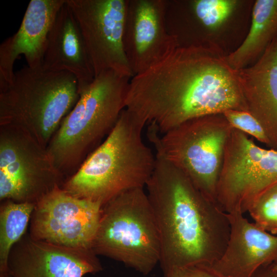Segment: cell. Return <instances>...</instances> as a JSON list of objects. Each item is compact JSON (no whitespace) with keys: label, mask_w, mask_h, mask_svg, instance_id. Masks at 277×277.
<instances>
[{"label":"cell","mask_w":277,"mask_h":277,"mask_svg":"<svg viewBox=\"0 0 277 277\" xmlns=\"http://www.w3.org/2000/svg\"><path fill=\"white\" fill-rule=\"evenodd\" d=\"M126 108L162 134L200 116L247 111L237 70L221 48L207 39L179 46L163 61L133 76Z\"/></svg>","instance_id":"6da1fadb"},{"label":"cell","mask_w":277,"mask_h":277,"mask_svg":"<svg viewBox=\"0 0 277 277\" xmlns=\"http://www.w3.org/2000/svg\"><path fill=\"white\" fill-rule=\"evenodd\" d=\"M155 149L154 168L145 187L159 233L164 275L175 268L211 265L229 239L228 213Z\"/></svg>","instance_id":"7a4b0ae2"},{"label":"cell","mask_w":277,"mask_h":277,"mask_svg":"<svg viewBox=\"0 0 277 277\" xmlns=\"http://www.w3.org/2000/svg\"><path fill=\"white\" fill-rule=\"evenodd\" d=\"M146 124L136 114L124 109L104 141L64 182L62 189L103 206L122 193L145 187L155 163V154L142 137Z\"/></svg>","instance_id":"3957f363"},{"label":"cell","mask_w":277,"mask_h":277,"mask_svg":"<svg viewBox=\"0 0 277 277\" xmlns=\"http://www.w3.org/2000/svg\"><path fill=\"white\" fill-rule=\"evenodd\" d=\"M131 78L107 70L95 76L80 93L78 100L47 147L53 164L64 176L76 171L90 150L114 127L126 108Z\"/></svg>","instance_id":"277c9868"},{"label":"cell","mask_w":277,"mask_h":277,"mask_svg":"<svg viewBox=\"0 0 277 277\" xmlns=\"http://www.w3.org/2000/svg\"><path fill=\"white\" fill-rule=\"evenodd\" d=\"M79 97L71 73L24 65L0 91V125L19 129L47 149Z\"/></svg>","instance_id":"5b68a950"},{"label":"cell","mask_w":277,"mask_h":277,"mask_svg":"<svg viewBox=\"0 0 277 277\" xmlns=\"http://www.w3.org/2000/svg\"><path fill=\"white\" fill-rule=\"evenodd\" d=\"M92 249L143 275L153 270L160 262L161 243L144 188L122 193L103 206Z\"/></svg>","instance_id":"8992f818"},{"label":"cell","mask_w":277,"mask_h":277,"mask_svg":"<svg viewBox=\"0 0 277 277\" xmlns=\"http://www.w3.org/2000/svg\"><path fill=\"white\" fill-rule=\"evenodd\" d=\"M233 128L223 113L187 121L159 135L149 125L148 137L155 148L180 169L201 192L216 203V191L226 145Z\"/></svg>","instance_id":"52a82bcc"},{"label":"cell","mask_w":277,"mask_h":277,"mask_svg":"<svg viewBox=\"0 0 277 277\" xmlns=\"http://www.w3.org/2000/svg\"><path fill=\"white\" fill-rule=\"evenodd\" d=\"M64 175L47 149L15 127L0 125V199L35 204Z\"/></svg>","instance_id":"ba28073f"},{"label":"cell","mask_w":277,"mask_h":277,"mask_svg":"<svg viewBox=\"0 0 277 277\" xmlns=\"http://www.w3.org/2000/svg\"><path fill=\"white\" fill-rule=\"evenodd\" d=\"M277 182V150L260 147L233 128L227 141L216 191L226 213L244 214L255 199Z\"/></svg>","instance_id":"9c48e42d"},{"label":"cell","mask_w":277,"mask_h":277,"mask_svg":"<svg viewBox=\"0 0 277 277\" xmlns=\"http://www.w3.org/2000/svg\"><path fill=\"white\" fill-rule=\"evenodd\" d=\"M102 205L71 195L57 187L35 204L30 237L66 248L92 250Z\"/></svg>","instance_id":"30bf717a"},{"label":"cell","mask_w":277,"mask_h":277,"mask_svg":"<svg viewBox=\"0 0 277 277\" xmlns=\"http://www.w3.org/2000/svg\"><path fill=\"white\" fill-rule=\"evenodd\" d=\"M76 19L95 76L112 70L132 78L123 46L127 0H66Z\"/></svg>","instance_id":"8fae6325"},{"label":"cell","mask_w":277,"mask_h":277,"mask_svg":"<svg viewBox=\"0 0 277 277\" xmlns=\"http://www.w3.org/2000/svg\"><path fill=\"white\" fill-rule=\"evenodd\" d=\"M167 0H127L125 53L133 75L160 63L179 45L166 28Z\"/></svg>","instance_id":"7c38bea8"},{"label":"cell","mask_w":277,"mask_h":277,"mask_svg":"<svg viewBox=\"0 0 277 277\" xmlns=\"http://www.w3.org/2000/svg\"><path fill=\"white\" fill-rule=\"evenodd\" d=\"M14 246L9 259L11 277H83L102 269L91 249L64 247L31 237Z\"/></svg>","instance_id":"4fadbf2b"},{"label":"cell","mask_w":277,"mask_h":277,"mask_svg":"<svg viewBox=\"0 0 277 277\" xmlns=\"http://www.w3.org/2000/svg\"><path fill=\"white\" fill-rule=\"evenodd\" d=\"M65 2L30 1L17 31L0 45V91L12 83L14 65L21 54L28 66H42L49 32Z\"/></svg>","instance_id":"5bb4252c"},{"label":"cell","mask_w":277,"mask_h":277,"mask_svg":"<svg viewBox=\"0 0 277 277\" xmlns=\"http://www.w3.org/2000/svg\"><path fill=\"white\" fill-rule=\"evenodd\" d=\"M228 215L231 230L224 254L201 267L220 277H251L262 266L277 264V235L250 222L241 212Z\"/></svg>","instance_id":"9a60e30c"},{"label":"cell","mask_w":277,"mask_h":277,"mask_svg":"<svg viewBox=\"0 0 277 277\" xmlns=\"http://www.w3.org/2000/svg\"><path fill=\"white\" fill-rule=\"evenodd\" d=\"M247 111L277 150V37L254 64L237 70Z\"/></svg>","instance_id":"2e32d148"},{"label":"cell","mask_w":277,"mask_h":277,"mask_svg":"<svg viewBox=\"0 0 277 277\" xmlns=\"http://www.w3.org/2000/svg\"><path fill=\"white\" fill-rule=\"evenodd\" d=\"M42 67L71 73L77 80L79 93L95 77L80 27L66 1L49 32Z\"/></svg>","instance_id":"e0dca14e"},{"label":"cell","mask_w":277,"mask_h":277,"mask_svg":"<svg viewBox=\"0 0 277 277\" xmlns=\"http://www.w3.org/2000/svg\"><path fill=\"white\" fill-rule=\"evenodd\" d=\"M276 37L277 0L256 1L249 33L241 45L227 55L229 65L238 70L255 63Z\"/></svg>","instance_id":"ac0fdd59"},{"label":"cell","mask_w":277,"mask_h":277,"mask_svg":"<svg viewBox=\"0 0 277 277\" xmlns=\"http://www.w3.org/2000/svg\"><path fill=\"white\" fill-rule=\"evenodd\" d=\"M35 204L6 201L0 212V277H11L9 259L14 245L24 233Z\"/></svg>","instance_id":"d6986e66"},{"label":"cell","mask_w":277,"mask_h":277,"mask_svg":"<svg viewBox=\"0 0 277 277\" xmlns=\"http://www.w3.org/2000/svg\"><path fill=\"white\" fill-rule=\"evenodd\" d=\"M238 2L235 0H194L189 2L192 15L208 30H215L231 16Z\"/></svg>","instance_id":"ffe728a7"},{"label":"cell","mask_w":277,"mask_h":277,"mask_svg":"<svg viewBox=\"0 0 277 277\" xmlns=\"http://www.w3.org/2000/svg\"><path fill=\"white\" fill-rule=\"evenodd\" d=\"M247 212L258 227L277 235V182L260 193Z\"/></svg>","instance_id":"44dd1931"},{"label":"cell","mask_w":277,"mask_h":277,"mask_svg":"<svg viewBox=\"0 0 277 277\" xmlns=\"http://www.w3.org/2000/svg\"><path fill=\"white\" fill-rule=\"evenodd\" d=\"M223 114L233 128L250 135L259 142L268 146V138L261 125L249 112L247 111L229 110Z\"/></svg>","instance_id":"7402d4cb"},{"label":"cell","mask_w":277,"mask_h":277,"mask_svg":"<svg viewBox=\"0 0 277 277\" xmlns=\"http://www.w3.org/2000/svg\"><path fill=\"white\" fill-rule=\"evenodd\" d=\"M165 277H220L206 269L197 266L175 268L165 275Z\"/></svg>","instance_id":"603a6c76"},{"label":"cell","mask_w":277,"mask_h":277,"mask_svg":"<svg viewBox=\"0 0 277 277\" xmlns=\"http://www.w3.org/2000/svg\"><path fill=\"white\" fill-rule=\"evenodd\" d=\"M251 277H277V264L271 263L262 266Z\"/></svg>","instance_id":"cb8c5ba5"}]
</instances>
